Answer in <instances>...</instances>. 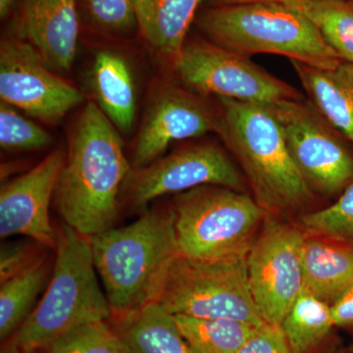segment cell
Returning a JSON list of instances; mask_svg holds the SVG:
<instances>
[{
    "instance_id": "ac0fdd59",
    "label": "cell",
    "mask_w": 353,
    "mask_h": 353,
    "mask_svg": "<svg viewBox=\"0 0 353 353\" xmlns=\"http://www.w3.org/2000/svg\"><path fill=\"white\" fill-rule=\"evenodd\" d=\"M290 63L311 105L353 145V75L345 64L328 70Z\"/></svg>"
},
{
    "instance_id": "d590c367",
    "label": "cell",
    "mask_w": 353,
    "mask_h": 353,
    "mask_svg": "<svg viewBox=\"0 0 353 353\" xmlns=\"http://www.w3.org/2000/svg\"><path fill=\"white\" fill-rule=\"evenodd\" d=\"M338 353H353V352H352V350H345V352H338Z\"/></svg>"
},
{
    "instance_id": "30bf717a",
    "label": "cell",
    "mask_w": 353,
    "mask_h": 353,
    "mask_svg": "<svg viewBox=\"0 0 353 353\" xmlns=\"http://www.w3.org/2000/svg\"><path fill=\"white\" fill-rule=\"evenodd\" d=\"M273 106L292 161L315 196L341 194L353 183V157L340 132L304 99Z\"/></svg>"
},
{
    "instance_id": "52a82bcc",
    "label": "cell",
    "mask_w": 353,
    "mask_h": 353,
    "mask_svg": "<svg viewBox=\"0 0 353 353\" xmlns=\"http://www.w3.org/2000/svg\"><path fill=\"white\" fill-rule=\"evenodd\" d=\"M154 303L174 316L234 320L254 327L265 323L250 290L246 256L206 261L179 254Z\"/></svg>"
},
{
    "instance_id": "8d00e7d4",
    "label": "cell",
    "mask_w": 353,
    "mask_h": 353,
    "mask_svg": "<svg viewBox=\"0 0 353 353\" xmlns=\"http://www.w3.org/2000/svg\"><path fill=\"white\" fill-rule=\"evenodd\" d=\"M350 350H352V352H353V345L352 347L350 348Z\"/></svg>"
},
{
    "instance_id": "9c48e42d",
    "label": "cell",
    "mask_w": 353,
    "mask_h": 353,
    "mask_svg": "<svg viewBox=\"0 0 353 353\" xmlns=\"http://www.w3.org/2000/svg\"><path fill=\"white\" fill-rule=\"evenodd\" d=\"M305 231L301 225L267 214L246 256L254 303L265 322L282 325L303 292Z\"/></svg>"
},
{
    "instance_id": "74e56055",
    "label": "cell",
    "mask_w": 353,
    "mask_h": 353,
    "mask_svg": "<svg viewBox=\"0 0 353 353\" xmlns=\"http://www.w3.org/2000/svg\"><path fill=\"white\" fill-rule=\"evenodd\" d=\"M348 1L352 2L353 3V0H348Z\"/></svg>"
},
{
    "instance_id": "836d02e7",
    "label": "cell",
    "mask_w": 353,
    "mask_h": 353,
    "mask_svg": "<svg viewBox=\"0 0 353 353\" xmlns=\"http://www.w3.org/2000/svg\"><path fill=\"white\" fill-rule=\"evenodd\" d=\"M1 353H23L21 352L20 348L13 343L12 341L6 343V347L2 348Z\"/></svg>"
},
{
    "instance_id": "4316f807",
    "label": "cell",
    "mask_w": 353,
    "mask_h": 353,
    "mask_svg": "<svg viewBox=\"0 0 353 353\" xmlns=\"http://www.w3.org/2000/svg\"><path fill=\"white\" fill-rule=\"evenodd\" d=\"M52 138L43 128L21 115L6 102L0 103V145L6 150H29L46 148Z\"/></svg>"
},
{
    "instance_id": "7a4b0ae2",
    "label": "cell",
    "mask_w": 353,
    "mask_h": 353,
    "mask_svg": "<svg viewBox=\"0 0 353 353\" xmlns=\"http://www.w3.org/2000/svg\"><path fill=\"white\" fill-rule=\"evenodd\" d=\"M217 130L268 214L303 210L315 194L292 161L273 104L218 97Z\"/></svg>"
},
{
    "instance_id": "277c9868",
    "label": "cell",
    "mask_w": 353,
    "mask_h": 353,
    "mask_svg": "<svg viewBox=\"0 0 353 353\" xmlns=\"http://www.w3.org/2000/svg\"><path fill=\"white\" fill-rule=\"evenodd\" d=\"M54 250L50 284L11 340L23 353L43 350L70 330L112 315L97 280L90 238L63 223Z\"/></svg>"
},
{
    "instance_id": "5bb4252c",
    "label": "cell",
    "mask_w": 353,
    "mask_h": 353,
    "mask_svg": "<svg viewBox=\"0 0 353 353\" xmlns=\"http://www.w3.org/2000/svg\"><path fill=\"white\" fill-rule=\"evenodd\" d=\"M64 162L62 150H55L24 175L1 188L2 239L19 234L55 250L57 229L51 224L50 206Z\"/></svg>"
},
{
    "instance_id": "3957f363",
    "label": "cell",
    "mask_w": 353,
    "mask_h": 353,
    "mask_svg": "<svg viewBox=\"0 0 353 353\" xmlns=\"http://www.w3.org/2000/svg\"><path fill=\"white\" fill-rule=\"evenodd\" d=\"M90 245L112 314L154 303L180 254L173 208L148 211L131 225L95 234Z\"/></svg>"
},
{
    "instance_id": "e575fe53",
    "label": "cell",
    "mask_w": 353,
    "mask_h": 353,
    "mask_svg": "<svg viewBox=\"0 0 353 353\" xmlns=\"http://www.w3.org/2000/svg\"><path fill=\"white\" fill-rule=\"evenodd\" d=\"M345 66H347V68L348 70H350V73H352L353 75V64H348V63H345Z\"/></svg>"
},
{
    "instance_id": "4fadbf2b",
    "label": "cell",
    "mask_w": 353,
    "mask_h": 353,
    "mask_svg": "<svg viewBox=\"0 0 353 353\" xmlns=\"http://www.w3.org/2000/svg\"><path fill=\"white\" fill-rule=\"evenodd\" d=\"M217 109L185 87L169 85L155 94L141 125L132 166L152 164L174 141L199 138L217 130Z\"/></svg>"
},
{
    "instance_id": "8992f818",
    "label": "cell",
    "mask_w": 353,
    "mask_h": 353,
    "mask_svg": "<svg viewBox=\"0 0 353 353\" xmlns=\"http://www.w3.org/2000/svg\"><path fill=\"white\" fill-rule=\"evenodd\" d=\"M172 208L180 254L206 261L248 256L268 214L245 192L214 185L181 192Z\"/></svg>"
},
{
    "instance_id": "d6986e66",
    "label": "cell",
    "mask_w": 353,
    "mask_h": 353,
    "mask_svg": "<svg viewBox=\"0 0 353 353\" xmlns=\"http://www.w3.org/2000/svg\"><path fill=\"white\" fill-rule=\"evenodd\" d=\"M112 315L113 327L131 353H194L174 316L157 303Z\"/></svg>"
},
{
    "instance_id": "7c38bea8",
    "label": "cell",
    "mask_w": 353,
    "mask_h": 353,
    "mask_svg": "<svg viewBox=\"0 0 353 353\" xmlns=\"http://www.w3.org/2000/svg\"><path fill=\"white\" fill-rule=\"evenodd\" d=\"M1 101L46 122H57L83 95L55 75L32 43L6 39L0 48Z\"/></svg>"
},
{
    "instance_id": "2e32d148",
    "label": "cell",
    "mask_w": 353,
    "mask_h": 353,
    "mask_svg": "<svg viewBox=\"0 0 353 353\" xmlns=\"http://www.w3.org/2000/svg\"><path fill=\"white\" fill-rule=\"evenodd\" d=\"M303 268V290L333 305L353 290V241L305 232Z\"/></svg>"
},
{
    "instance_id": "e0dca14e",
    "label": "cell",
    "mask_w": 353,
    "mask_h": 353,
    "mask_svg": "<svg viewBox=\"0 0 353 353\" xmlns=\"http://www.w3.org/2000/svg\"><path fill=\"white\" fill-rule=\"evenodd\" d=\"M143 38L173 70L205 0H132Z\"/></svg>"
},
{
    "instance_id": "6da1fadb",
    "label": "cell",
    "mask_w": 353,
    "mask_h": 353,
    "mask_svg": "<svg viewBox=\"0 0 353 353\" xmlns=\"http://www.w3.org/2000/svg\"><path fill=\"white\" fill-rule=\"evenodd\" d=\"M115 128L97 104L88 102L58 176V213L65 224L88 238L112 228L120 190L131 173Z\"/></svg>"
},
{
    "instance_id": "cb8c5ba5",
    "label": "cell",
    "mask_w": 353,
    "mask_h": 353,
    "mask_svg": "<svg viewBox=\"0 0 353 353\" xmlns=\"http://www.w3.org/2000/svg\"><path fill=\"white\" fill-rule=\"evenodd\" d=\"M174 318L179 331L194 353H236L246 339L259 328L234 320L183 315Z\"/></svg>"
},
{
    "instance_id": "83f0119b",
    "label": "cell",
    "mask_w": 353,
    "mask_h": 353,
    "mask_svg": "<svg viewBox=\"0 0 353 353\" xmlns=\"http://www.w3.org/2000/svg\"><path fill=\"white\" fill-rule=\"evenodd\" d=\"M95 24L110 32H129L138 25L132 0H85Z\"/></svg>"
},
{
    "instance_id": "f546056e",
    "label": "cell",
    "mask_w": 353,
    "mask_h": 353,
    "mask_svg": "<svg viewBox=\"0 0 353 353\" xmlns=\"http://www.w3.org/2000/svg\"><path fill=\"white\" fill-rule=\"evenodd\" d=\"M236 353H294L281 325L265 322L253 331Z\"/></svg>"
},
{
    "instance_id": "d6a6232c",
    "label": "cell",
    "mask_w": 353,
    "mask_h": 353,
    "mask_svg": "<svg viewBox=\"0 0 353 353\" xmlns=\"http://www.w3.org/2000/svg\"><path fill=\"white\" fill-rule=\"evenodd\" d=\"M14 0H0V16L6 17L13 6Z\"/></svg>"
},
{
    "instance_id": "5b68a950",
    "label": "cell",
    "mask_w": 353,
    "mask_h": 353,
    "mask_svg": "<svg viewBox=\"0 0 353 353\" xmlns=\"http://www.w3.org/2000/svg\"><path fill=\"white\" fill-rule=\"evenodd\" d=\"M202 34L222 48L250 57L275 54L320 69H336L343 60L301 12L281 3L213 6L196 17Z\"/></svg>"
},
{
    "instance_id": "44dd1931",
    "label": "cell",
    "mask_w": 353,
    "mask_h": 353,
    "mask_svg": "<svg viewBox=\"0 0 353 353\" xmlns=\"http://www.w3.org/2000/svg\"><path fill=\"white\" fill-rule=\"evenodd\" d=\"M294 353H317L334 334L331 305L303 290L282 325Z\"/></svg>"
},
{
    "instance_id": "4dcf8cb0",
    "label": "cell",
    "mask_w": 353,
    "mask_h": 353,
    "mask_svg": "<svg viewBox=\"0 0 353 353\" xmlns=\"http://www.w3.org/2000/svg\"><path fill=\"white\" fill-rule=\"evenodd\" d=\"M334 326L353 333V290L331 306Z\"/></svg>"
},
{
    "instance_id": "ffe728a7",
    "label": "cell",
    "mask_w": 353,
    "mask_h": 353,
    "mask_svg": "<svg viewBox=\"0 0 353 353\" xmlns=\"http://www.w3.org/2000/svg\"><path fill=\"white\" fill-rule=\"evenodd\" d=\"M92 83L102 112L118 130L129 132L136 115V92L124 58L110 50L97 53Z\"/></svg>"
},
{
    "instance_id": "7402d4cb",
    "label": "cell",
    "mask_w": 353,
    "mask_h": 353,
    "mask_svg": "<svg viewBox=\"0 0 353 353\" xmlns=\"http://www.w3.org/2000/svg\"><path fill=\"white\" fill-rule=\"evenodd\" d=\"M50 273L46 255L19 275L1 283L0 287V339L16 333L31 314L37 297Z\"/></svg>"
},
{
    "instance_id": "1f68e13d",
    "label": "cell",
    "mask_w": 353,
    "mask_h": 353,
    "mask_svg": "<svg viewBox=\"0 0 353 353\" xmlns=\"http://www.w3.org/2000/svg\"><path fill=\"white\" fill-rule=\"evenodd\" d=\"M212 6H233V4L254 3V2H267V3L290 4L307 0H209Z\"/></svg>"
},
{
    "instance_id": "f1b7e54d",
    "label": "cell",
    "mask_w": 353,
    "mask_h": 353,
    "mask_svg": "<svg viewBox=\"0 0 353 353\" xmlns=\"http://www.w3.org/2000/svg\"><path fill=\"white\" fill-rule=\"evenodd\" d=\"M46 246L29 239L28 241L3 243L0 250V284L19 275L44 256L41 250Z\"/></svg>"
},
{
    "instance_id": "ba28073f",
    "label": "cell",
    "mask_w": 353,
    "mask_h": 353,
    "mask_svg": "<svg viewBox=\"0 0 353 353\" xmlns=\"http://www.w3.org/2000/svg\"><path fill=\"white\" fill-rule=\"evenodd\" d=\"M173 71L185 88L201 97L270 104L304 99L296 88L253 63L250 57L208 39L185 41Z\"/></svg>"
},
{
    "instance_id": "9a60e30c",
    "label": "cell",
    "mask_w": 353,
    "mask_h": 353,
    "mask_svg": "<svg viewBox=\"0 0 353 353\" xmlns=\"http://www.w3.org/2000/svg\"><path fill=\"white\" fill-rule=\"evenodd\" d=\"M23 32L50 68L67 71L76 57V0H26Z\"/></svg>"
},
{
    "instance_id": "8fae6325",
    "label": "cell",
    "mask_w": 353,
    "mask_h": 353,
    "mask_svg": "<svg viewBox=\"0 0 353 353\" xmlns=\"http://www.w3.org/2000/svg\"><path fill=\"white\" fill-rule=\"evenodd\" d=\"M222 185L245 192L243 172L224 150L203 143L176 150L143 168L134 169L124 187L132 208H145L165 194H181L199 185Z\"/></svg>"
},
{
    "instance_id": "484cf974",
    "label": "cell",
    "mask_w": 353,
    "mask_h": 353,
    "mask_svg": "<svg viewBox=\"0 0 353 353\" xmlns=\"http://www.w3.org/2000/svg\"><path fill=\"white\" fill-rule=\"evenodd\" d=\"M301 226L307 233L353 241V183L332 205L301 216Z\"/></svg>"
},
{
    "instance_id": "d4e9b609",
    "label": "cell",
    "mask_w": 353,
    "mask_h": 353,
    "mask_svg": "<svg viewBox=\"0 0 353 353\" xmlns=\"http://www.w3.org/2000/svg\"><path fill=\"white\" fill-rule=\"evenodd\" d=\"M108 320L87 323L70 330L44 350L48 353H131Z\"/></svg>"
},
{
    "instance_id": "603a6c76",
    "label": "cell",
    "mask_w": 353,
    "mask_h": 353,
    "mask_svg": "<svg viewBox=\"0 0 353 353\" xmlns=\"http://www.w3.org/2000/svg\"><path fill=\"white\" fill-rule=\"evenodd\" d=\"M303 14L343 60L353 64V3L348 0H307L285 4Z\"/></svg>"
}]
</instances>
